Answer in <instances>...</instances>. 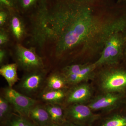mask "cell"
<instances>
[{"mask_svg":"<svg viewBox=\"0 0 126 126\" xmlns=\"http://www.w3.org/2000/svg\"><path fill=\"white\" fill-rule=\"evenodd\" d=\"M0 8L15 11L18 8V3L17 0H0Z\"/></svg>","mask_w":126,"mask_h":126,"instance_id":"obj_19","label":"cell"},{"mask_svg":"<svg viewBox=\"0 0 126 126\" xmlns=\"http://www.w3.org/2000/svg\"><path fill=\"white\" fill-rule=\"evenodd\" d=\"M46 75V72L44 69L29 72L21 79L17 87L25 95L30 96L34 94L41 87Z\"/></svg>","mask_w":126,"mask_h":126,"instance_id":"obj_6","label":"cell"},{"mask_svg":"<svg viewBox=\"0 0 126 126\" xmlns=\"http://www.w3.org/2000/svg\"><path fill=\"white\" fill-rule=\"evenodd\" d=\"M47 86L48 89L63 90L68 84L65 77L58 73L53 74L47 79Z\"/></svg>","mask_w":126,"mask_h":126,"instance_id":"obj_15","label":"cell"},{"mask_svg":"<svg viewBox=\"0 0 126 126\" xmlns=\"http://www.w3.org/2000/svg\"><path fill=\"white\" fill-rule=\"evenodd\" d=\"M3 96L11 104L16 111L24 117H29L31 109L37 104L35 99L9 87L4 89Z\"/></svg>","mask_w":126,"mask_h":126,"instance_id":"obj_4","label":"cell"},{"mask_svg":"<svg viewBox=\"0 0 126 126\" xmlns=\"http://www.w3.org/2000/svg\"><path fill=\"white\" fill-rule=\"evenodd\" d=\"M96 67L94 63L86 64L79 72L76 74L71 75L65 77L68 83L70 84H77L83 81H87L92 78L94 72Z\"/></svg>","mask_w":126,"mask_h":126,"instance_id":"obj_11","label":"cell"},{"mask_svg":"<svg viewBox=\"0 0 126 126\" xmlns=\"http://www.w3.org/2000/svg\"><path fill=\"white\" fill-rule=\"evenodd\" d=\"M86 64H75L65 67L63 70V74L64 77L76 74L81 71Z\"/></svg>","mask_w":126,"mask_h":126,"instance_id":"obj_18","label":"cell"},{"mask_svg":"<svg viewBox=\"0 0 126 126\" xmlns=\"http://www.w3.org/2000/svg\"><path fill=\"white\" fill-rule=\"evenodd\" d=\"M11 104L3 96L0 97V120L4 122L10 117L11 115Z\"/></svg>","mask_w":126,"mask_h":126,"instance_id":"obj_17","label":"cell"},{"mask_svg":"<svg viewBox=\"0 0 126 126\" xmlns=\"http://www.w3.org/2000/svg\"><path fill=\"white\" fill-rule=\"evenodd\" d=\"M62 126H81L77 125V124H74L72 123L69 122H65L63 124H62Z\"/></svg>","mask_w":126,"mask_h":126,"instance_id":"obj_26","label":"cell"},{"mask_svg":"<svg viewBox=\"0 0 126 126\" xmlns=\"http://www.w3.org/2000/svg\"><path fill=\"white\" fill-rule=\"evenodd\" d=\"M29 117L39 126H45L52 123L51 118L45 107L36 104L31 109Z\"/></svg>","mask_w":126,"mask_h":126,"instance_id":"obj_10","label":"cell"},{"mask_svg":"<svg viewBox=\"0 0 126 126\" xmlns=\"http://www.w3.org/2000/svg\"><path fill=\"white\" fill-rule=\"evenodd\" d=\"M45 126H62V125L52 122Z\"/></svg>","mask_w":126,"mask_h":126,"instance_id":"obj_27","label":"cell"},{"mask_svg":"<svg viewBox=\"0 0 126 126\" xmlns=\"http://www.w3.org/2000/svg\"><path fill=\"white\" fill-rule=\"evenodd\" d=\"M10 12L7 9L0 8V26H3L6 23L10 16Z\"/></svg>","mask_w":126,"mask_h":126,"instance_id":"obj_21","label":"cell"},{"mask_svg":"<svg viewBox=\"0 0 126 126\" xmlns=\"http://www.w3.org/2000/svg\"><path fill=\"white\" fill-rule=\"evenodd\" d=\"M125 54L126 56V44H125V46H124V52H123V54Z\"/></svg>","mask_w":126,"mask_h":126,"instance_id":"obj_28","label":"cell"},{"mask_svg":"<svg viewBox=\"0 0 126 126\" xmlns=\"http://www.w3.org/2000/svg\"><path fill=\"white\" fill-rule=\"evenodd\" d=\"M25 126H36L35 124H33L31 122L26 119V118L24 117Z\"/></svg>","mask_w":126,"mask_h":126,"instance_id":"obj_25","label":"cell"},{"mask_svg":"<svg viewBox=\"0 0 126 126\" xmlns=\"http://www.w3.org/2000/svg\"><path fill=\"white\" fill-rule=\"evenodd\" d=\"M7 56V53L5 50L0 49V63L2 64V63L4 62Z\"/></svg>","mask_w":126,"mask_h":126,"instance_id":"obj_24","label":"cell"},{"mask_svg":"<svg viewBox=\"0 0 126 126\" xmlns=\"http://www.w3.org/2000/svg\"><path fill=\"white\" fill-rule=\"evenodd\" d=\"M92 94L91 88L88 84H79L70 90L67 97L68 103L82 104L90 99Z\"/></svg>","mask_w":126,"mask_h":126,"instance_id":"obj_8","label":"cell"},{"mask_svg":"<svg viewBox=\"0 0 126 126\" xmlns=\"http://www.w3.org/2000/svg\"><path fill=\"white\" fill-rule=\"evenodd\" d=\"M126 42V32H117L110 35L104 43L100 57L94 63L96 68L117 63L123 55Z\"/></svg>","mask_w":126,"mask_h":126,"instance_id":"obj_1","label":"cell"},{"mask_svg":"<svg viewBox=\"0 0 126 126\" xmlns=\"http://www.w3.org/2000/svg\"><path fill=\"white\" fill-rule=\"evenodd\" d=\"M16 58L17 64L27 72L44 69L42 59L33 48H27L20 44L16 47Z\"/></svg>","mask_w":126,"mask_h":126,"instance_id":"obj_3","label":"cell"},{"mask_svg":"<svg viewBox=\"0 0 126 126\" xmlns=\"http://www.w3.org/2000/svg\"><path fill=\"white\" fill-rule=\"evenodd\" d=\"M14 11H9V26L11 31L15 38L18 40H20L25 34V28L23 20Z\"/></svg>","mask_w":126,"mask_h":126,"instance_id":"obj_9","label":"cell"},{"mask_svg":"<svg viewBox=\"0 0 126 126\" xmlns=\"http://www.w3.org/2000/svg\"><path fill=\"white\" fill-rule=\"evenodd\" d=\"M119 99V95L114 93H106L93 99L88 106L92 110L109 111L114 109Z\"/></svg>","mask_w":126,"mask_h":126,"instance_id":"obj_7","label":"cell"},{"mask_svg":"<svg viewBox=\"0 0 126 126\" xmlns=\"http://www.w3.org/2000/svg\"><path fill=\"white\" fill-rule=\"evenodd\" d=\"M66 96L63 90L48 89L41 94V97L43 101L48 103L58 104Z\"/></svg>","mask_w":126,"mask_h":126,"instance_id":"obj_16","label":"cell"},{"mask_svg":"<svg viewBox=\"0 0 126 126\" xmlns=\"http://www.w3.org/2000/svg\"><path fill=\"white\" fill-rule=\"evenodd\" d=\"M101 86L106 93L119 92L126 88V70L112 69L102 75Z\"/></svg>","mask_w":126,"mask_h":126,"instance_id":"obj_5","label":"cell"},{"mask_svg":"<svg viewBox=\"0 0 126 126\" xmlns=\"http://www.w3.org/2000/svg\"><path fill=\"white\" fill-rule=\"evenodd\" d=\"M9 126H25L24 117L20 116L12 119L9 123Z\"/></svg>","mask_w":126,"mask_h":126,"instance_id":"obj_22","label":"cell"},{"mask_svg":"<svg viewBox=\"0 0 126 126\" xmlns=\"http://www.w3.org/2000/svg\"><path fill=\"white\" fill-rule=\"evenodd\" d=\"M9 36L7 32L1 28L0 31V45L3 46L9 41Z\"/></svg>","mask_w":126,"mask_h":126,"instance_id":"obj_23","label":"cell"},{"mask_svg":"<svg viewBox=\"0 0 126 126\" xmlns=\"http://www.w3.org/2000/svg\"><path fill=\"white\" fill-rule=\"evenodd\" d=\"M18 64L12 63L3 65L0 69V74L7 81L9 87L12 88L19 80L17 70Z\"/></svg>","mask_w":126,"mask_h":126,"instance_id":"obj_13","label":"cell"},{"mask_svg":"<svg viewBox=\"0 0 126 126\" xmlns=\"http://www.w3.org/2000/svg\"><path fill=\"white\" fill-rule=\"evenodd\" d=\"M18 5L24 10L32 8L37 3L38 0H17Z\"/></svg>","mask_w":126,"mask_h":126,"instance_id":"obj_20","label":"cell"},{"mask_svg":"<svg viewBox=\"0 0 126 126\" xmlns=\"http://www.w3.org/2000/svg\"><path fill=\"white\" fill-rule=\"evenodd\" d=\"M66 122L81 126H92L100 115L94 114L88 106L73 104L64 111Z\"/></svg>","mask_w":126,"mask_h":126,"instance_id":"obj_2","label":"cell"},{"mask_svg":"<svg viewBox=\"0 0 126 126\" xmlns=\"http://www.w3.org/2000/svg\"><path fill=\"white\" fill-rule=\"evenodd\" d=\"M52 123L62 125L66 122L64 111L57 104L48 103L45 106Z\"/></svg>","mask_w":126,"mask_h":126,"instance_id":"obj_14","label":"cell"},{"mask_svg":"<svg viewBox=\"0 0 126 126\" xmlns=\"http://www.w3.org/2000/svg\"><path fill=\"white\" fill-rule=\"evenodd\" d=\"M119 0L123 3V4H126V0Z\"/></svg>","mask_w":126,"mask_h":126,"instance_id":"obj_29","label":"cell"},{"mask_svg":"<svg viewBox=\"0 0 126 126\" xmlns=\"http://www.w3.org/2000/svg\"><path fill=\"white\" fill-rule=\"evenodd\" d=\"M92 126H126V116L113 113L102 117L100 116Z\"/></svg>","mask_w":126,"mask_h":126,"instance_id":"obj_12","label":"cell"}]
</instances>
